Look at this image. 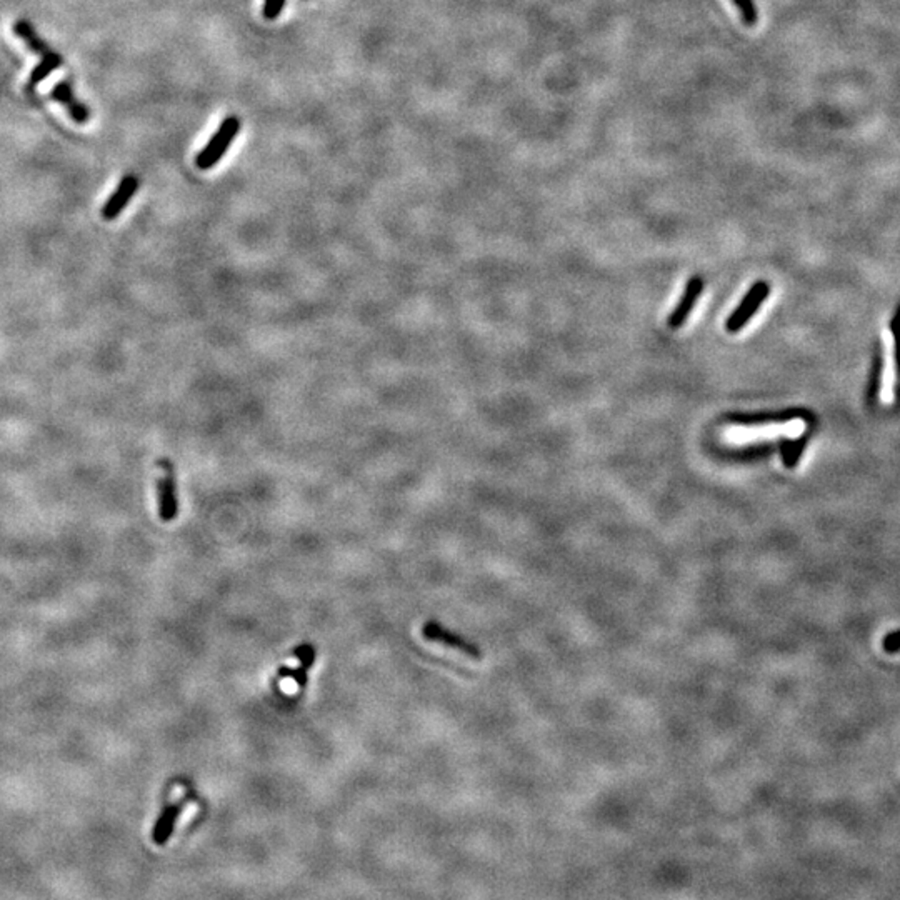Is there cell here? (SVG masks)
Listing matches in <instances>:
<instances>
[{
  "label": "cell",
  "instance_id": "cell-8",
  "mask_svg": "<svg viewBox=\"0 0 900 900\" xmlns=\"http://www.w3.org/2000/svg\"><path fill=\"white\" fill-rule=\"evenodd\" d=\"M137 188H139V179L137 177L132 176V174L122 177L118 188L109 197L106 205L102 207V212H100L102 219L104 221H116L118 215L124 212V209L129 205V202L135 196Z\"/></svg>",
  "mask_w": 900,
  "mask_h": 900
},
{
  "label": "cell",
  "instance_id": "cell-2",
  "mask_svg": "<svg viewBox=\"0 0 900 900\" xmlns=\"http://www.w3.org/2000/svg\"><path fill=\"white\" fill-rule=\"evenodd\" d=\"M239 130H240L239 118L232 116V118H227L223 120L221 127L212 135L209 144L196 157V165L199 167L200 170H209L223 159L227 149L231 147V144L237 137Z\"/></svg>",
  "mask_w": 900,
  "mask_h": 900
},
{
  "label": "cell",
  "instance_id": "cell-13",
  "mask_svg": "<svg viewBox=\"0 0 900 900\" xmlns=\"http://www.w3.org/2000/svg\"><path fill=\"white\" fill-rule=\"evenodd\" d=\"M62 64H64V60H62L59 54H56V52H52V50H50L48 54H46V56L42 57L40 64H37L36 67H34V71L31 72L29 83H27V89H29V91L36 89L39 83H42L44 79H48V75H50L52 72L56 71V69H59Z\"/></svg>",
  "mask_w": 900,
  "mask_h": 900
},
{
  "label": "cell",
  "instance_id": "cell-7",
  "mask_svg": "<svg viewBox=\"0 0 900 900\" xmlns=\"http://www.w3.org/2000/svg\"><path fill=\"white\" fill-rule=\"evenodd\" d=\"M702 293H703V279L699 277V275L690 277L687 284H686L684 293L680 295L678 304L676 305V309L670 312V316L667 319L668 328L677 330V328H682L687 322L690 312L694 310V307L697 304V299L701 297Z\"/></svg>",
  "mask_w": 900,
  "mask_h": 900
},
{
  "label": "cell",
  "instance_id": "cell-15",
  "mask_svg": "<svg viewBox=\"0 0 900 900\" xmlns=\"http://www.w3.org/2000/svg\"><path fill=\"white\" fill-rule=\"evenodd\" d=\"M284 5H285V0H264L262 13L267 21H275L284 11Z\"/></svg>",
  "mask_w": 900,
  "mask_h": 900
},
{
  "label": "cell",
  "instance_id": "cell-4",
  "mask_svg": "<svg viewBox=\"0 0 900 900\" xmlns=\"http://www.w3.org/2000/svg\"><path fill=\"white\" fill-rule=\"evenodd\" d=\"M767 295H769V285L765 282H757L756 285H752L747 295L742 299V302L732 312V316L727 319L725 328L732 334L744 328L748 320L756 316V312L759 310L760 305L765 301Z\"/></svg>",
  "mask_w": 900,
  "mask_h": 900
},
{
  "label": "cell",
  "instance_id": "cell-6",
  "mask_svg": "<svg viewBox=\"0 0 900 900\" xmlns=\"http://www.w3.org/2000/svg\"><path fill=\"white\" fill-rule=\"evenodd\" d=\"M884 367L880 382V400L890 406L896 398V380H897V361H896V339L890 330H884Z\"/></svg>",
  "mask_w": 900,
  "mask_h": 900
},
{
  "label": "cell",
  "instance_id": "cell-14",
  "mask_svg": "<svg viewBox=\"0 0 900 900\" xmlns=\"http://www.w3.org/2000/svg\"><path fill=\"white\" fill-rule=\"evenodd\" d=\"M732 2H734L737 13L740 15L744 24L748 25V27H754L757 24L759 11L756 5V0H732Z\"/></svg>",
  "mask_w": 900,
  "mask_h": 900
},
{
  "label": "cell",
  "instance_id": "cell-1",
  "mask_svg": "<svg viewBox=\"0 0 900 900\" xmlns=\"http://www.w3.org/2000/svg\"><path fill=\"white\" fill-rule=\"evenodd\" d=\"M806 431V422L800 417L789 419L787 422H772V424H750V425H737V442H757V441H771L777 437L797 439Z\"/></svg>",
  "mask_w": 900,
  "mask_h": 900
},
{
  "label": "cell",
  "instance_id": "cell-11",
  "mask_svg": "<svg viewBox=\"0 0 900 900\" xmlns=\"http://www.w3.org/2000/svg\"><path fill=\"white\" fill-rule=\"evenodd\" d=\"M52 99L56 102H59L62 106L67 109L69 116H71L77 124H85L89 122L91 118V110L87 107L83 106L75 95H74V91H72L71 83L62 81V83H56V87L52 89Z\"/></svg>",
  "mask_w": 900,
  "mask_h": 900
},
{
  "label": "cell",
  "instance_id": "cell-3",
  "mask_svg": "<svg viewBox=\"0 0 900 900\" xmlns=\"http://www.w3.org/2000/svg\"><path fill=\"white\" fill-rule=\"evenodd\" d=\"M422 637L429 642L441 643V645H445V647L457 651L460 654L467 655L474 660H480L484 657V652L477 643L470 642L460 633L445 629L444 625H441L439 622H433V620H429L422 625Z\"/></svg>",
  "mask_w": 900,
  "mask_h": 900
},
{
  "label": "cell",
  "instance_id": "cell-9",
  "mask_svg": "<svg viewBox=\"0 0 900 900\" xmlns=\"http://www.w3.org/2000/svg\"><path fill=\"white\" fill-rule=\"evenodd\" d=\"M188 800V799H182V800H177L174 804L165 807L162 814L157 818L153 829V842L157 847H164L165 843L170 841L174 829H176L177 818L182 814Z\"/></svg>",
  "mask_w": 900,
  "mask_h": 900
},
{
  "label": "cell",
  "instance_id": "cell-10",
  "mask_svg": "<svg viewBox=\"0 0 900 900\" xmlns=\"http://www.w3.org/2000/svg\"><path fill=\"white\" fill-rule=\"evenodd\" d=\"M293 655L299 659V667L297 668L289 666L281 667L277 677H293L295 684L302 689L307 686V672L316 662V649L310 643H304L293 651Z\"/></svg>",
  "mask_w": 900,
  "mask_h": 900
},
{
  "label": "cell",
  "instance_id": "cell-5",
  "mask_svg": "<svg viewBox=\"0 0 900 900\" xmlns=\"http://www.w3.org/2000/svg\"><path fill=\"white\" fill-rule=\"evenodd\" d=\"M159 466L164 470L162 477L157 482V495H159V517L162 522H172L179 514V502H177L176 477H174V468L172 464L162 459Z\"/></svg>",
  "mask_w": 900,
  "mask_h": 900
},
{
  "label": "cell",
  "instance_id": "cell-12",
  "mask_svg": "<svg viewBox=\"0 0 900 900\" xmlns=\"http://www.w3.org/2000/svg\"><path fill=\"white\" fill-rule=\"evenodd\" d=\"M13 34L19 37L21 40H24L25 46L29 48L31 52H34L36 56H42V57H44L46 54L50 52V48H48V44H46L40 37L37 36L36 29H34L32 25L29 24L27 21H24V19L15 21V24H13Z\"/></svg>",
  "mask_w": 900,
  "mask_h": 900
}]
</instances>
